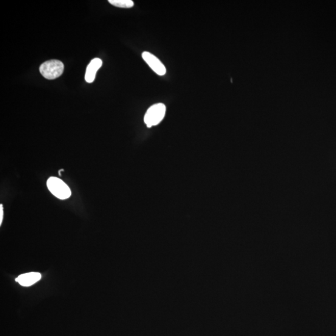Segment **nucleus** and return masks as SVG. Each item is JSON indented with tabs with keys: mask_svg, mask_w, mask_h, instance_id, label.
I'll list each match as a JSON object with an SVG mask.
<instances>
[{
	"mask_svg": "<svg viewBox=\"0 0 336 336\" xmlns=\"http://www.w3.org/2000/svg\"><path fill=\"white\" fill-rule=\"evenodd\" d=\"M64 65L59 60H50L45 62L39 67V71L44 78L53 80L63 74Z\"/></svg>",
	"mask_w": 336,
	"mask_h": 336,
	"instance_id": "f257e3e1",
	"label": "nucleus"
},
{
	"mask_svg": "<svg viewBox=\"0 0 336 336\" xmlns=\"http://www.w3.org/2000/svg\"><path fill=\"white\" fill-rule=\"evenodd\" d=\"M47 186L50 193L58 199H66L71 196V191L69 186L58 177H49L47 182Z\"/></svg>",
	"mask_w": 336,
	"mask_h": 336,
	"instance_id": "f03ea898",
	"label": "nucleus"
},
{
	"mask_svg": "<svg viewBox=\"0 0 336 336\" xmlns=\"http://www.w3.org/2000/svg\"><path fill=\"white\" fill-rule=\"evenodd\" d=\"M166 106L159 103L149 107L144 118V121L148 128L158 125L165 117Z\"/></svg>",
	"mask_w": 336,
	"mask_h": 336,
	"instance_id": "7ed1b4c3",
	"label": "nucleus"
},
{
	"mask_svg": "<svg viewBox=\"0 0 336 336\" xmlns=\"http://www.w3.org/2000/svg\"><path fill=\"white\" fill-rule=\"evenodd\" d=\"M142 58L151 69L156 72L158 75H164L166 74V69L164 64L159 59L151 53L149 52H143Z\"/></svg>",
	"mask_w": 336,
	"mask_h": 336,
	"instance_id": "20e7f679",
	"label": "nucleus"
},
{
	"mask_svg": "<svg viewBox=\"0 0 336 336\" xmlns=\"http://www.w3.org/2000/svg\"><path fill=\"white\" fill-rule=\"evenodd\" d=\"M102 66V61L100 59L95 58L90 62L87 67L85 79L88 83H92L94 81L96 73Z\"/></svg>",
	"mask_w": 336,
	"mask_h": 336,
	"instance_id": "39448f33",
	"label": "nucleus"
},
{
	"mask_svg": "<svg viewBox=\"0 0 336 336\" xmlns=\"http://www.w3.org/2000/svg\"><path fill=\"white\" fill-rule=\"evenodd\" d=\"M41 275L37 272H30L22 274L16 279L18 283L23 287H30L40 280Z\"/></svg>",
	"mask_w": 336,
	"mask_h": 336,
	"instance_id": "423d86ee",
	"label": "nucleus"
},
{
	"mask_svg": "<svg viewBox=\"0 0 336 336\" xmlns=\"http://www.w3.org/2000/svg\"><path fill=\"white\" fill-rule=\"evenodd\" d=\"M109 2L115 7L131 8L134 7V2L132 0H109Z\"/></svg>",
	"mask_w": 336,
	"mask_h": 336,
	"instance_id": "0eeeda50",
	"label": "nucleus"
},
{
	"mask_svg": "<svg viewBox=\"0 0 336 336\" xmlns=\"http://www.w3.org/2000/svg\"><path fill=\"white\" fill-rule=\"evenodd\" d=\"M3 219H4V207L3 205H0V225H2Z\"/></svg>",
	"mask_w": 336,
	"mask_h": 336,
	"instance_id": "6e6552de",
	"label": "nucleus"
}]
</instances>
